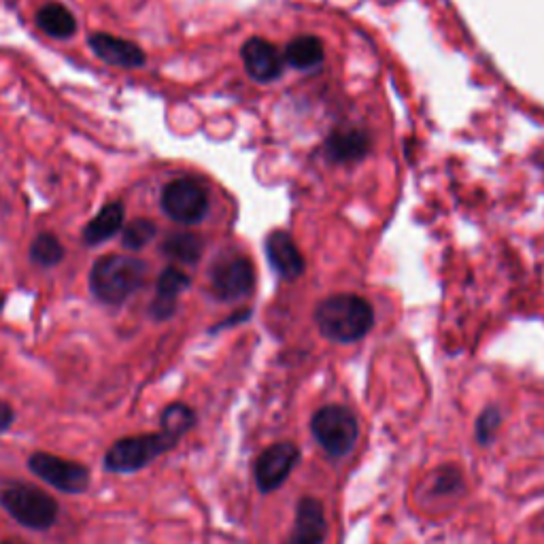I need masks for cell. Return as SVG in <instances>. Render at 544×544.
Masks as SVG:
<instances>
[{
    "label": "cell",
    "instance_id": "cell-1",
    "mask_svg": "<svg viewBox=\"0 0 544 544\" xmlns=\"http://www.w3.org/2000/svg\"><path fill=\"white\" fill-rule=\"evenodd\" d=\"M315 323L319 332L334 343H355L374 326L370 302L355 294H336L317 304Z\"/></svg>",
    "mask_w": 544,
    "mask_h": 544
},
{
    "label": "cell",
    "instance_id": "cell-2",
    "mask_svg": "<svg viewBox=\"0 0 544 544\" xmlns=\"http://www.w3.org/2000/svg\"><path fill=\"white\" fill-rule=\"evenodd\" d=\"M147 266L143 260L130 258V255L109 253L96 260L90 272L92 294L105 304L117 306L126 302L136 289L145 283Z\"/></svg>",
    "mask_w": 544,
    "mask_h": 544
},
{
    "label": "cell",
    "instance_id": "cell-3",
    "mask_svg": "<svg viewBox=\"0 0 544 544\" xmlns=\"http://www.w3.org/2000/svg\"><path fill=\"white\" fill-rule=\"evenodd\" d=\"M177 442L179 438L166 430L119 438L105 455V468L115 474L139 472L156 462L160 455L175 449Z\"/></svg>",
    "mask_w": 544,
    "mask_h": 544
},
{
    "label": "cell",
    "instance_id": "cell-4",
    "mask_svg": "<svg viewBox=\"0 0 544 544\" xmlns=\"http://www.w3.org/2000/svg\"><path fill=\"white\" fill-rule=\"evenodd\" d=\"M0 506L5 508V513L11 519L34 532L49 530L60 515L56 498H51L43 489L26 483H11L0 491Z\"/></svg>",
    "mask_w": 544,
    "mask_h": 544
},
{
    "label": "cell",
    "instance_id": "cell-5",
    "mask_svg": "<svg viewBox=\"0 0 544 544\" xmlns=\"http://www.w3.org/2000/svg\"><path fill=\"white\" fill-rule=\"evenodd\" d=\"M311 432L323 451L340 459L353 451L357 436H360V423L351 408L332 404L319 408L313 415Z\"/></svg>",
    "mask_w": 544,
    "mask_h": 544
},
{
    "label": "cell",
    "instance_id": "cell-6",
    "mask_svg": "<svg viewBox=\"0 0 544 544\" xmlns=\"http://www.w3.org/2000/svg\"><path fill=\"white\" fill-rule=\"evenodd\" d=\"M164 213L183 226H194L209 213V196L204 187L194 179L170 181L162 192Z\"/></svg>",
    "mask_w": 544,
    "mask_h": 544
},
{
    "label": "cell",
    "instance_id": "cell-7",
    "mask_svg": "<svg viewBox=\"0 0 544 544\" xmlns=\"http://www.w3.org/2000/svg\"><path fill=\"white\" fill-rule=\"evenodd\" d=\"M28 468L34 476L62 493H83L90 487V470L83 464L71 462L51 453H34L28 459Z\"/></svg>",
    "mask_w": 544,
    "mask_h": 544
},
{
    "label": "cell",
    "instance_id": "cell-8",
    "mask_svg": "<svg viewBox=\"0 0 544 544\" xmlns=\"http://www.w3.org/2000/svg\"><path fill=\"white\" fill-rule=\"evenodd\" d=\"M255 270L253 264L241 255H232L215 262L211 268V289L213 296L221 302H236L247 298L253 292Z\"/></svg>",
    "mask_w": 544,
    "mask_h": 544
},
{
    "label": "cell",
    "instance_id": "cell-9",
    "mask_svg": "<svg viewBox=\"0 0 544 544\" xmlns=\"http://www.w3.org/2000/svg\"><path fill=\"white\" fill-rule=\"evenodd\" d=\"M300 459V449L294 442H277L262 451L255 462V483L262 493H272L279 489L287 476L292 474Z\"/></svg>",
    "mask_w": 544,
    "mask_h": 544
},
{
    "label": "cell",
    "instance_id": "cell-10",
    "mask_svg": "<svg viewBox=\"0 0 544 544\" xmlns=\"http://www.w3.org/2000/svg\"><path fill=\"white\" fill-rule=\"evenodd\" d=\"M328 536L326 510L317 498H302L296 506L294 530L285 544H323Z\"/></svg>",
    "mask_w": 544,
    "mask_h": 544
},
{
    "label": "cell",
    "instance_id": "cell-11",
    "mask_svg": "<svg viewBox=\"0 0 544 544\" xmlns=\"http://www.w3.org/2000/svg\"><path fill=\"white\" fill-rule=\"evenodd\" d=\"M241 56L247 75L255 81L270 83L283 73V60L279 49L264 39H249L241 49Z\"/></svg>",
    "mask_w": 544,
    "mask_h": 544
},
{
    "label": "cell",
    "instance_id": "cell-12",
    "mask_svg": "<svg viewBox=\"0 0 544 544\" xmlns=\"http://www.w3.org/2000/svg\"><path fill=\"white\" fill-rule=\"evenodd\" d=\"M90 47L94 54L111 66L119 68H139L145 64V51L126 39L113 37L107 32H96L90 37Z\"/></svg>",
    "mask_w": 544,
    "mask_h": 544
},
{
    "label": "cell",
    "instance_id": "cell-13",
    "mask_svg": "<svg viewBox=\"0 0 544 544\" xmlns=\"http://www.w3.org/2000/svg\"><path fill=\"white\" fill-rule=\"evenodd\" d=\"M266 255L270 266L275 268L279 277L292 281L298 279L304 272V258L294 243V238L287 232H272L266 238Z\"/></svg>",
    "mask_w": 544,
    "mask_h": 544
},
{
    "label": "cell",
    "instance_id": "cell-14",
    "mask_svg": "<svg viewBox=\"0 0 544 544\" xmlns=\"http://www.w3.org/2000/svg\"><path fill=\"white\" fill-rule=\"evenodd\" d=\"M190 287V277L185 275L183 270L168 266L162 270V275L158 277L156 285V298H153L149 313L153 319L164 321L170 319L177 311V298Z\"/></svg>",
    "mask_w": 544,
    "mask_h": 544
},
{
    "label": "cell",
    "instance_id": "cell-15",
    "mask_svg": "<svg viewBox=\"0 0 544 544\" xmlns=\"http://www.w3.org/2000/svg\"><path fill=\"white\" fill-rule=\"evenodd\" d=\"M323 149H326V156L332 162H357L368 153L370 139L362 130L343 128V130H334L328 136L326 147Z\"/></svg>",
    "mask_w": 544,
    "mask_h": 544
},
{
    "label": "cell",
    "instance_id": "cell-16",
    "mask_svg": "<svg viewBox=\"0 0 544 544\" xmlns=\"http://www.w3.org/2000/svg\"><path fill=\"white\" fill-rule=\"evenodd\" d=\"M119 230H124V204L109 202L98 211V215L83 228V243L96 247L107 243Z\"/></svg>",
    "mask_w": 544,
    "mask_h": 544
},
{
    "label": "cell",
    "instance_id": "cell-17",
    "mask_svg": "<svg viewBox=\"0 0 544 544\" xmlns=\"http://www.w3.org/2000/svg\"><path fill=\"white\" fill-rule=\"evenodd\" d=\"M39 28L51 39L68 41L75 37L77 32V20L75 15L68 11L62 3H47L37 13Z\"/></svg>",
    "mask_w": 544,
    "mask_h": 544
},
{
    "label": "cell",
    "instance_id": "cell-18",
    "mask_svg": "<svg viewBox=\"0 0 544 544\" xmlns=\"http://www.w3.org/2000/svg\"><path fill=\"white\" fill-rule=\"evenodd\" d=\"M202 238L194 232H173L164 238L162 253L181 264H196L202 255Z\"/></svg>",
    "mask_w": 544,
    "mask_h": 544
},
{
    "label": "cell",
    "instance_id": "cell-19",
    "mask_svg": "<svg viewBox=\"0 0 544 544\" xmlns=\"http://www.w3.org/2000/svg\"><path fill=\"white\" fill-rule=\"evenodd\" d=\"M285 58L294 68L309 71L323 62V43L313 34H302L285 47Z\"/></svg>",
    "mask_w": 544,
    "mask_h": 544
},
{
    "label": "cell",
    "instance_id": "cell-20",
    "mask_svg": "<svg viewBox=\"0 0 544 544\" xmlns=\"http://www.w3.org/2000/svg\"><path fill=\"white\" fill-rule=\"evenodd\" d=\"M30 260L41 268L58 266L64 260V247L58 241V236L43 232L34 238L30 247Z\"/></svg>",
    "mask_w": 544,
    "mask_h": 544
},
{
    "label": "cell",
    "instance_id": "cell-21",
    "mask_svg": "<svg viewBox=\"0 0 544 544\" xmlns=\"http://www.w3.org/2000/svg\"><path fill=\"white\" fill-rule=\"evenodd\" d=\"M196 425V413L187 404H168L162 413V430L177 436L179 440Z\"/></svg>",
    "mask_w": 544,
    "mask_h": 544
},
{
    "label": "cell",
    "instance_id": "cell-22",
    "mask_svg": "<svg viewBox=\"0 0 544 544\" xmlns=\"http://www.w3.org/2000/svg\"><path fill=\"white\" fill-rule=\"evenodd\" d=\"M156 236V224L149 219H134L122 232V245L130 251H139Z\"/></svg>",
    "mask_w": 544,
    "mask_h": 544
},
{
    "label": "cell",
    "instance_id": "cell-23",
    "mask_svg": "<svg viewBox=\"0 0 544 544\" xmlns=\"http://www.w3.org/2000/svg\"><path fill=\"white\" fill-rule=\"evenodd\" d=\"M500 423H502V413L498 411V408L496 406L485 408L479 421H476V438H479L481 445H489L493 436H496V432L500 430Z\"/></svg>",
    "mask_w": 544,
    "mask_h": 544
},
{
    "label": "cell",
    "instance_id": "cell-24",
    "mask_svg": "<svg viewBox=\"0 0 544 544\" xmlns=\"http://www.w3.org/2000/svg\"><path fill=\"white\" fill-rule=\"evenodd\" d=\"M462 487H464V481H462V474H459V470L445 466L436 472V485L432 491L438 493V496H447V493H455Z\"/></svg>",
    "mask_w": 544,
    "mask_h": 544
},
{
    "label": "cell",
    "instance_id": "cell-25",
    "mask_svg": "<svg viewBox=\"0 0 544 544\" xmlns=\"http://www.w3.org/2000/svg\"><path fill=\"white\" fill-rule=\"evenodd\" d=\"M13 419H15L13 408L5 400H0V436H3L11 428Z\"/></svg>",
    "mask_w": 544,
    "mask_h": 544
},
{
    "label": "cell",
    "instance_id": "cell-26",
    "mask_svg": "<svg viewBox=\"0 0 544 544\" xmlns=\"http://www.w3.org/2000/svg\"><path fill=\"white\" fill-rule=\"evenodd\" d=\"M3 544H17V542H11V540H9V542H3Z\"/></svg>",
    "mask_w": 544,
    "mask_h": 544
}]
</instances>
